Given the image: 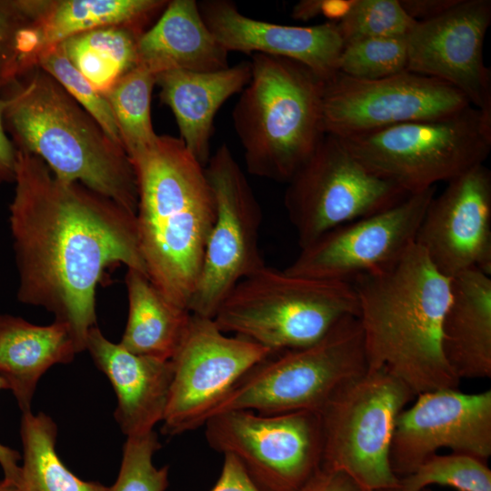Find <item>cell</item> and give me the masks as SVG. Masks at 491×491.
I'll return each mask as SVG.
<instances>
[{"label": "cell", "mask_w": 491, "mask_h": 491, "mask_svg": "<svg viewBox=\"0 0 491 491\" xmlns=\"http://www.w3.org/2000/svg\"><path fill=\"white\" fill-rule=\"evenodd\" d=\"M78 350L69 328L57 321L32 324L0 314V377L22 413L31 410L36 386L53 366L71 363Z\"/></svg>", "instance_id": "cb8c5ba5"}, {"label": "cell", "mask_w": 491, "mask_h": 491, "mask_svg": "<svg viewBox=\"0 0 491 491\" xmlns=\"http://www.w3.org/2000/svg\"><path fill=\"white\" fill-rule=\"evenodd\" d=\"M197 3L205 25L228 53L291 59L306 65L324 82L338 73L344 42L336 23L311 26L277 25L243 15L229 0Z\"/></svg>", "instance_id": "d6986e66"}, {"label": "cell", "mask_w": 491, "mask_h": 491, "mask_svg": "<svg viewBox=\"0 0 491 491\" xmlns=\"http://www.w3.org/2000/svg\"><path fill=\"white\" fill-rule=\"evenodd\" d=\"M210 491H265L250 476L240 461L224 455L221 474Z\"/></svg>", "instance_id": "d590c367"}, {"label": "cell", "mask_w": 491, "mask_h": 491, "mask_svg": "<svg viewBox=\"0 0 491 491\" xmlns=\"http://www.w3.org/2000/svg\"><path fill=\"white\" fill-rule=\"evenodd\" d=\"M37 66L54 77L114 143L124 147L108 101L73 65L61 44L44 51L38 58Z\"/></svg>", "instance_id": "d6a6232c"}, {"label": "cell", "mask_w": 491, "mask_h": 491, "mask_svg": "<svg viewBox=\"0 0 491 491\" xmlns=\"http://www.w3.org/2000/svg\"><path fill=\"white\" fill-rule=\"evenodd\" d=\"M250 78L247 61L214 72L171 70L156 75L161 101L175 115L180 139L204 166L211 156L216 113L227 99L243 91Z\"/></svg>", "instance_id": "44dd1931"}, {"label": "cell", "mask_w": 491, "mask_h": 491, "mask_svg": "<svg viewBox=\"0 0 491 491\" xmlns=\"http://www.w3.org/2000/svg\"><path fill=\"white\" fill-rule=\"evenodd\" d=\"M359 315L351 283L293 276L265 265L240 280L215 316L218 328L273 353L310 346Z\"/></svg>", "instance_id": "8992f818"}, {"label": "cell", "mask_w": 491, "mask_h": 491, "mask_svg": "<svg viewBox=\"0 0 491 491\" xmlns=\"http://www.w3.org/2000/svg\"><path fill=\"white\" fill-rule=\"evenodd\" d=\"M1 390H7L6 383L2 377H0ZM20 460L21 455L17 451L0 443V466L4 473V479L14 485L19 475Z\"/></svg>", "instance_id": "ab89813d"}, {"label": "cell", "mask_w": 491, "mask_h": 491, "mask_svg": "<svg viewBox=\"0 0 491 491\" xmlns=\"http://www.w3.org/2000/svg\"><path fill=\"white\" fill-rule=\"evenodd\" d=\"M442 350L459 378L491 377V277L469 269L451 278Z\"/></svg>", "instance_id": "7402d4cb"}, {"label": "cell", "mask_w": 491, "mask_h": 491, "mask_svg": "<svg viewBox=\"0 0 491 491\" xmlns=\"http://www.w3.org/2000/svg\"><path fill=\"white\" fill-rule=\"evenodd\" d=\"M273 352L221 331L213 318L192 314L172 357L173 379L161 432L175 436L203 426L233 386Z\"/></svg>", "instance_id": "4fadbf2b"}, {"label": "cell", "mask_w": 491, "mask_h": 491, "mask_svg": "<svg viewBox=\"0 0 491 491\" xmlns=\"http://www.w3.org/2000/svg\"><path fill=\"white\" fill-rule=\"evenodd\" d=\"M422 491H430V490H429V489H427V488H425V489H423Z\"/></svg>", "instance_id": "ee69618b"}, {"label": "cell", "mask_w": 491, "mask_h": 491, "mask_svg": "<svg viewBox=\"0 0 491 491\" xmlns=\"http://www.w3.org/2000/svg\"><path fill=\"white\" fill-rule=\"evenodd\" d=\"M436 186L394 206L337 226L300 248L284 270L293 276L348 282L397 260L415 243Z\"/></svg>", "instance_id": "9a60e30c"}, {"label": "cell", "mask_w": 491, "mask_h": 491, "mask_svg": "<svg viewBox=\"0 0 491 491\" xmlns=\"http://www.w3.org/2000/svg\"><path fill=\"white\" fill-rule=\"evenodd\" d=\"M125 282L128 316L119 343L132 353L171 360L192 313L167 299L140 271L127 268Z\"/></svg>", "instance_id": "d4e9b609"}, {"label": "cell", "mask_w": 491, "mask_h": 491, "mask_svg": "<svg viewBox=\"0 0 491 491\" xmlns=\"http://www.w3.org/2000/svg\"><path fill=\"white\" fill-rule=\"evenodd\" d=\"M368 368H384L414 396L458 388L442 350V324L451 278L443 276L416 243L394 263L356 276Z\"/></svg>", "instance_id": "7a4b0ae2"}, {"label": "cell", "mask_w": 491, "mask_h": 491, "mask_svg": "<svg viewBox=\"0 0 491 491\" xmlns=\"http://www.w3.org/2000/svg\"><path fill=\"white\" fill-rule=\"evenodd\" d=\"M137 65L155 75L171 70L214 72L227 68L228 52L215 40L195 0L167 3L157 22L137 40Z\"/></svg>", "instance_id": "603a6c76"}, {"label": "cell", "mask_w": 491, "mask_h": 491, "mask_svg": "<svg viewBox=\"0 0 491 491\" xmlns=\"http://www.w3.org/2000/svg\"><path fill=\"white\" fill-rule=\"evenodd\" d=\"M251 78L233 112L234 129L252 175L287 183L324 135L325 82L284 57L251 55Z\"/></svg>", "instance_id": "5b68a950"}, {"label": "cell", "mask_w": 491, "mask_h": 491, "mask_svg": "<svg viewBox=\"0 0 491 491\" xmlns=\"http://www.w3.org/2000/svg\"><path fill=\"white\" fill-rule=\"evenodd\" d=\"M298 491H363L346 474L320 468Z\"/></svg>", "instance_id": "8d00e7d4"}, {"label": "cell", "mask_w": 491, "mask_h": 491, "mask_svg": "<svg viewBox=\"0 0 491 491\" xmlns=\"http://www.w3.org/2000/svg\"><path fill=\"white\" fill-rule=\"evenodd\" d=\"M284 205L303 248L325 233L398 204L410 194L359 161L326 134L286 183Z\"/></svg>", "instance_id": "30bf717a"}, {"label": "cell", "mask_w": 491, "mask_h": 491, "mask_svg": "<svg viewBox=\"0 0 491 491\" xmlns=\"http://www.w3.org/2000/svg\"><path fill=\"white\" fill-rule=\"evenodd\" d=\"M340 139L371 171L414 194L486 161L491 110L470 105L448 116Z\"/></svg>", "instance_id": "ba28073f"}, {"label": "cell", "mask_w": 491, "mask_h": 491, "mask_svg": "<svg viewBox=\"0 0 491 491\" xmlns=\"http://www.w3.org/2000/svg\"><path fill=\"white\" fill-rule=\"evenodd\" d=\"M5 131L58 179L79 183L136 214L137 182L125 149L49 74L32 68L0 92Z\"/></svg>", "instance_id": "277c9868"}, {"label": "cell", "mask_w": 491, "mask_h": 491, "mask_svg": "<svg viewBox=\"0 0 491 491\" xmlns=\"http://www.w3.org/2000/svg\"><path fill=\"white\" fill-rule=\"evenodd\" d=\"M431 485L457 491H491V470L486 461L452 452L432 456L413 473L399 479L402 491H422Z\"/></svg>", "instance_id": "4dcf8cb0"}, {"label": "cell", "mask_w": 491, "mask_h": 491, "mask_svg": "<svg viewBox=\"0 0 491 491\" xmlns=\"http://www.w3.org/2000/svg\"><path fill=\"white\" fill-rule=\"evenodd\" d=\"M323 0H305L297 3L292 11V16L297 20L307 21L322 13Z\"/></svg>", "instance_id": "60d3db41"}, {"label": "cell", "mask_w": 491, "mask_h": 491, "mask_svg": "<svg viewBox=\"0 0 491 491\" xmlns=\"http://www.w3.org/2000/svg\"><path fill=\"white\" fill-rule=\"evenodd\" d=\"M378 491H402V490L400 489V487H396V488L383 489V490H378Z\"/></svg>", "instance_id": "7bdbcfd3"}, {"label": "cell", "mask_w": 491, "mask_h": 491, "mask_svg": "<svg viewBox=\"0 0 491 491\" xmlns=\"http://www.w3.org/2000/svg\"><path fill=\"white\" fill-rule=\"evenodd\" d=\"M367 369L358 316H348L317 342L272 353L256 364L208 418L231 410L318 413L340 387Z\"/></svg>", "instance_id": "52a82bcc"}, {"label": "cell", "mask_w": 491, "mask_h": 491, "mask_svg": "<svg viewBox=\"0 0 491 491\" xmlns=\"http://www.w3.org/2000/svg\"><path fill=\"white\" fill-rule=\"evenodd\" d=\"M205 171L215 198V217L188 310L214 318L234 286L266 264L259 249L261 206L226 144L210 156Z\"/></svg>", "instance_id": "7c38bea8"}, {"label": "cell", "mask_w": 491, "mask_h": 491, "mask_svg": "<svg viewBox=\"0 0 491 491\" xmlns=\"http://www.w3.org/2000/svg\"><path fill=\"white\" fill-rule=\"evenodd\" d=\"M414 397L384 368H368L340 387L318 412L321 467L346 474L363 491L399 487L390 448L396 418Z\"/></svg>", "instance_id": "9c48e42d"}, {"label": "cell", "mask_w": 491, "mask_h": 491, "mask_svg": "<svg viewBox=\"0 0 491 491\" xmlns=\"http://www.w3.org/2000/svg\"><path fill=\"white\" fill-rule=\"evenodd\" d=\"M457 2L458 0H399L405 12L416 22L436 17Z\"/></svg>", "instance_id": "74e56055"}, {"label": "cell", "mask_w": 491, "mask_h": 491, "mask_svg": "<svg viewBox=\"0 0 491 491\" xmlns=\"http://www.w3.org/2000/svg\"><path fill=\"white\" fill-rule=\"evenodd\" d=\"M490 0H458L442 15L416 22L406 35L407 71L442 80L472 106L491 110V72L483 45Z\"/></svg>", "instance_id": "e0dca14e"}, {"label": "cell", "mask_w": 491, "mask_h": 491, "mask_svg": "<svg viewBox=\"0 0 491 491\" xmlns=\"http://www.w3.org/2000/svg\"><path fill=\"white\" fill-rule=\"evenodd\" d=\"M85 350L115 390V418L121 431L126 437L154 431L166 410L172 361L132 353L107 339L97 326L88 333Z\"/></svg>", "instance_id": "ffe728a7"}, {"label": "cell", "mask_w": 491, "mask_h": 491, "mask_svg": "<svg viewBox=\"0 0 491 491\" xmlns=\"http://www.w3.org/2000/svg\"><path fill=\"white\" fill-rule=\"evenodd\" d=\"M15 165L16 149L5 131L0 100V185L14 182Z\"/></svg>", "instance_id": "f35d334b"}, {"label": "cell", "mask_w": 491, "mask_h": 491, "mask_svg": "<svg viewBox=\"0 0 491 491\" xmlns=\"http://www.w3.org/2000/svg\"><path fill=\"white\" fill-rule=\"evenodd\" d=\"M23 456L15 484L17 491H110L98 482L85 481L61 461L55 449L57 427L47 415L22 413Z\"/></svg>", "instance_id": "4316f807"}, {"label": "cell", "mask_w": 491, "mask_h": 491, "mask_svg": "<svg viewBox=\"0 0 491 491\" xmlns=\"http://www.w3.org/2000/svg\"><path fill=\"white\" fill-rule=\"evenodd\" d=\"M407 71L406 36L360 39L344 45L338 73L360 80H376Z\"/></svg>", "instance_id": "1f68e13d"}, {"label": "cell", "mask_w": 491, "mask_h": 491, "mask_svg": "<svg viewBox=\"0 0 491 491\" xmlns=\"http://www.w3.org/2000/svg\"><path fill=\"white\" fill-rule=\"evenodd\" d=\"M14 182L9 225L16 297L65 324L80 353L97 326L95 290L105 269L121 264L147 276L135 214L79 183L58 179L26 151L16 150Z\"/></svg>", "instance_id": "6da1fadb"}, {"label": "cell", "mask_w": 491, "mask_h": 491, "mask_svg": "<svg viewBox=\"0 0 491 491\" xmlns=\"http://www.w3.org/2000/svg\"><path fill=\"white\" fill-rule=\"evenodd\" d=\"M470 105L453 85L409 71L376 80L337 73L325 82L323 127L325 134L346 138L448 116Z\"/></svg>", "instance_id": "5bb4252c"}, {"label": "cell", "mask_w": 491, "mask_h": 491, "mask_svg": "<svg viewBox=\"0 0 491 491\" xmlns=\"http://www.w3.org/2000/svg\"><path fill=\"white\" fill-rule=\"evenodd\" d=\"M143 33L127 26L86 31L61 43L73 65L105 95L137 65V40Z\"/></svg>", "instance_id": "83f0119b"}, {"label": "cell", "mask_w": 491, "mask_h": 491, "mask_svg": "<svg viewBox=\"0 0 491 491\" xmlns=\"http://www.w3.org/2000/svg\"><path fill=\"white\" fill-rule=\"evenodd\" d=\"M167 3L161 0L38 1L35 25L43 52L71 36L96 28L127 26L144 33L143 25Z\"/></svg>", "instance_id": "484cf974"}, {"label": "cell", "mask_w": 491, "mask_h": 491, "mask_svg": "<svg viewBox=\"0 0 491 491\" xmlns=\"http://www.w3.org/2000/svg\"><path fill=\"white\" fill-rule=\"evenodd\" d=\"M0 491H17V489L14 484L3 478L0 480Z\"/></svg>", "instance_id": "b9f144b4"}, {"label": "cell", "mask_w": 491, "mask_h": 491, "mask_svg": "<svg viewBox=\"0 0 491 491\" xmlns=\"http://www.w3.org/2000/svg\"><path fill=\"white\" fill-rule=\"evenodd\" d=\"M137 182L135 214L146 273L174 304L188 309L215 217L212 188L180 138L158 135L130 158Z\"/></svg>", "instance_id": "3957f363"}, {"label": "cell", "mask_w": 491, "mask_h": 491, "mask_svg": "<svg viewBox=\"0 0 491 491\" xmlns=\"http://www.w3.org/2000/svg\"><path fill=\"white\" fill-rule=\"evenodd\" d=\"M415 243L448 278L469 269L491 276V171L484 164L434 195Z\"/></svg>", "instance_id": "ac0fdd59"}, {"label": "cell", "mask_w": 491, "mask_h": 491, "mask_svg": "<svg viewBox=\"0 0 491 491\" xmlns=\"http://www.w3.org/2000/svg\"><path fill=\"white\" fill-rule=\"evenodd\" d=\"M416 23L399 0H356L346 17L336 25L345 45L366 38L406 36Z\"/></svg>", "instance_id": "836d02e7"}, {"label": "cell", "mask_w": 491, "mask_h": 491, "mask_svg": "<svg viewBox=\"0 0 491 491\" xmlns=\"http://www.w3.org/2000/svg\"><path fill=\"white\" fill-rule=\"evenodd\" d=\"M155 77L146 68L136 65L104 95L129 158L151 146L158 137L151 118V96Z\"/></svg>", "instance_id": "f1b7e54d"}, {"label": "cell", "mask_w": 491, "mask_h": 491, "mask_svg": "<svg viewBox=\"0 0 491 491\" xmlns=\"http://www.w3.org/2000/svg\"><path fill=\"white\" fill-rule=\"evenodd\" d=\"M36 1L0 0V92L32 68L43 53Z\"/></svg>", "instance_id": "f546056e"}, {"label": "cell", "mask_w": 491, "mask_h": 491, "mask_svg": "<svg viewBox=\"0 0 491 491\" xmlns=\"http://www.w3.org/2000/svg\"><path fill=\"white\" fill-rule=\"evenodd\" d=\"M398 415L390 465L400 479L442 447L483 461L491 456V390L466 394L443 388L416 396Z\"/></svg>", "instance_id": "2e32d148"}, {"label": "cell", "mask_w": 491, "mask_h": 491, "mask_svg": "<svg viewBox=\"0 0 491 491\" xmlns=\"http://www.w3.org/2000/svg\"><path fill=\"white\" fill-rule=\"evenodd\" d=\"M155 431L126 437L119 473L110 491H165L168 466L156 467L154 455L160 449Z\"/></svg>", "instance_id": "e575fe53"}, {"label": "cell", "mask_w": 491, "mask_h": 491, "mask_svg": "<svg viewBox=\"0 0 491 491\" xmlns=\"http://www.w3.org/2000/svg\"><path fill=\"white\" fill-rule=\"evenodd\" d=\"M204 426L208 446L236 457L265 491H298L321 468L323 436L316 412L231 410L211 416Z\"/></svg>", "instance_id": "8fae6325"}]
</instances>
